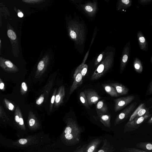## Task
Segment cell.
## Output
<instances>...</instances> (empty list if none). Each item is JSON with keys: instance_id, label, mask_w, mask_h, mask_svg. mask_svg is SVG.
I'll list each match as a JSON object with an SVG mask.
<instances>
[{"instance_id": "obj_1", "label": "cell", "mask_w": 152, "mask_h": 152, "mask_svg": "<svg viewBox=\"0 0 152 152\" xmlns=\"http://www.w3.org/2000/svg\"><path fill=\"white\" fill-rule=\"evenodd\" d=\"M68 35L70 38L77 45L83 44L85 38L84 26L77 21H71L68 27Z\"/></svg>"}, {"instance_id": "obj_2", "label": "cell", "mask_w": 152, "mask_h": 152, "mask_svg": "<svg viewBox=\"0 0 152 152\" xmlns=\"http://www.w3.org/2000/svg\"><path fill=\"white\" fill-rule=\"evenodd\" d=\"M113 59V52L112 51L107 52L104 58L92 74L91 79L97 80L103 76L110 68Z\"/></svg>"}, {"instance_id": "obj_3", "label": "cell", "mask_w": 152, "mask_h": 152, "mask_svg": "<svg viewBox=\"0 0 152 152\" xmlns=\"http://www.w3.org/2000/svg\"><path fill=\"white\" fill-rule=\"evenodd\" d=\"M151 116L150 113L143 116L135 118L133 120L128 121L125 124L124 129L125 132H132L137 129L143 122Z\"/></svg>"}, {"instance_id": "obj_4", "label": "cell", "mask_w": 152, "mask_h": 152, "mask_svg": "<svg viewBox=\"0 0 152 152\" xmlns=\"http://www.w3.org/2000/svg\"><path fill=\"white\" fill-rule=\"evenodd\" d=\"M137 105L136 102H134L129 105L123 110L116 118L114 124L115 125L123 122L130 117L136 109Z\"/></svg>"}, {"instance_id": "obj_5", "label": "cell", "mask_w": 152, "mask_h": 152, "mask_svg": "<svg viewBox=\"0 0 152 152\" xmlns=\"http://www.w3.org/2000/svg\"><path fill=\"white\" fill-rule=\"evenodd\" d=\"M99 138H96L88 144L82 146H79L74 152H96L97 148L102 141Z\"/></svg>"}, {"instance_id": "obj_6", "label": "cell", "mask_w": 152, "mask_h": 152, "mask_svg": "<svg viewBox=\"0 0 152 152\" xmlns=\"http://www.w3.org/2000/svg\"><path fill=\"white\" fill-rule=\"evenodd\" d=\"M7 35L12 45V51L13 56L18 58L20 53L19 43L18 39L15 32L12 29H9L7 31Z\"/></svg>"}, {"instance_id": "obj_7", "label": "cell", "mask_w": 152, "mask_h": 152, "mask_svg": "<svg viewBox=\"0 0 152 152\" xmlns=\"http://www.w3.org/2000/svg\"><path fill=\"white\" fill-rule=\"evenodd\" d=\"M135 98L134 95H131L115 99V111L117 112L121 110L131 103Z\"/></svg>"}, {"instance_id": "obj_8", "label": "cell", "mask_w": 152, "mask_h": 152, "mask_svg": "<svg viewBox=\"0 0 152 152\" xmlns=\"http://www.w3.org/2000/svg\"><path fill=\"white\" fill-rule=\"evenodd\" d=\"M50 59L49 55L47 54L39 62L35 74V78H39L44 73L49 64Z\"/></svg>"}, {"instance_id": "obj_9", "label": "cell", "mask_w": 152, "mask_h": 152, "mask_svg": "<svg viewBox=\"0 0 152 152\" xmlns=\"http://www.w3.org/2000/svg\"><path fill=\"white\" fill-rule=\"evenodd\" d=\"M0 66L4 70L10 73L18 72L19 69L10 60L1 57H0Z\"/></svg>"}, {"instance_id": "obj_10", "label": "cell", "mask_w": 152, "mask_h": 152, "mask_svg": "<svg viewBox=\"0 0 152 152\" xmlns=\"http://www.w3.org/2000/svg\"><path fill=\"white\" fill-rule=\"evenodd\" d=\"M149 113H150L149 109L146 107L145 104L144 103H141L134 111L130 116L128 121H131L135 118L143 116Z\"/></svg>"}, {"instance_id": "obj_11", "label": "cell", "mask_w": 152, "mask_h": 152, "mask_svg": "<svg viewBox=\"0 0 152 152\" xmlns=\"http://www.w3.org/2000/svg\"><path fill=\"white\" fill-rule=\"evenodd\" d=\"M89 105L95 104L97 103L101 97L97 92L92 89L85 90L84 91Z\"/></svg>"}, {"instance_id": "obj_12", "label": "cell", "mask_w": 152, "mask_h": 152, "mask_svg": "<svg viewBox=\"0 0 152 152\" xmlns=\"http://www.w3.org/2000/svg\"><path fill=\"white\" fill-rule=\"evenodd\" d=\"M84 11L89 16L93 17L95 14L97 10V3L96 1L89 2L82 5Z\"/></svg>"}, {"instance_id": "obj_13", "label": "cell", "mask_w": 152, "mask_h": 152, "mask_svg": "<svg viewBox=\"0 0 152 152\" xmlns=\"http://www.w3.org/2000/svg\"><path fill=\"white\" fill-rule=\"evenodd\" d=\"M130 52V42L124 47L122 52L120 64V73L121 74L124 70L127 63Z\"/></svg>"}, {"instance_id": "obj_14", "label": "cell", "mask_w": 152, "mask_h": 152, "mask_svg": "<svg viewBox=\"0 0 152 152\" xmlns=\"http://www.w3.org/2000/svg\"><path fill=\"white\" fill-rule=\"evenodd\" d=\"M82 129L80 128L76 121L73 119L70 120L64 131L65 134H68L74 132L81 133Z\"/></svg>"}, {"instance_id": "obj_15", "label": "cell", "mask_w": 152, "mask_h": 152, "mask_svg": "<svg viewBox=\"0 0 152 152\" xmlns=\"http://www.w3.org/2000/svg\"><path fill=\"white\" fill-rule=\"evenodd\" d=\"M81 133L74 132L65 134V137L67 140L70 141L72 145H74L79 142Z\"/></svg>"}, {"instance_id": "obj_16", "label": "cell", "mask_w": 152, "mask_h": 152, "mask_svg": "<svg viewBox=\"0 0 152 152\" xmlns=\"http://www.w3.org/2000/svg\"><path fill=\"white\" fill-rule=\"evenodd\" d=\"M83 77L80 71L77 73L71 86L70 90V94H72L73 91L83 83Z\"/></svg>"}, {"instance_id": "obj_17", "label": "cell", "mask_w": 152, "mask_h": 152, "mask_svg": "<svg viewBox=\"0 0 152 152\" xmlns=\"http://www.w3.org/2000/svg\"><path fill=\"white\" fill-rule=\"evenodd\" d=\"M114 87L118 94L123 95L127 94L129 91V89L123 85L118 83H112L110 84Z\"/></svg>"}, {"instance_id": "obj_18", "label": "cell", "mask_w": 152, "mask_h": 152, "mask_svg": "<svg viewBox=\"0 0 152 152\" xmlns=\"http://www.w3.org/2000/svg\"><path fill=\"white\" fill-rule=\"evenodd\" d=\"M137 37L140 48L142 50H146L148 49L147 43L142 33L140 31H139L137 32Z\"/></svg>"}, {"instance_id": "obj_19", "label": "cell", "mask_w": 152, "mask_h": 152, "mask_svg": "<svg viewBox=\"0 0 152 152\" xmlns=\"http://www.w3.org/2000/svg\"><path fill=\"white\" fill-rule=\"evenodd\" d=\"M111 115L106 114H97V118L105 127L110 128V126Z\"/></svg>"}, {"instance_id": "obj_20", "label": "cell", "mask_w": 152, "mask_h": 152, "mask_svg": "<svg viewBox=\"0 0 152 152\" xmlns=\"http://www.w3.org/2000/svg\"><path fill=\"white\" fill-rule=\"evenodd\" d=\"M96 110L97 114H104L108 112L107 105L103 100L99 101L97 103Z\"/></svg>"}, {"instance_id": "obj_21", "label": "cell", "mask_w": 152, "mask_h": 152, "mask_svg": "<svg viewBox=\"0 0 152 152\" xmlns=\"http://www.w3.org/2000/svg\"><path fill=\"white\" fill-rule=\"evenodd\" d=\"M103 141V145L97 152H113L115 151L114 147L111 145L106 139H104Z\"/></svg>"}, {"instance_id": "obj_22", "label": "cell", "mask_w": 152, "mask_h": 152, "mask_svg": "<svg viewBox=\"0 0 152 152\" xmlns=\"http://www.w3.org/2000/svg\"><path fill=\"white\" fill-rule=\"evenodd\" d=\"M136 146L147 152H152V142H140L137 143Z\"/></svg>"}, {"instance_id": "obj_23", "label": "cell", "mask_w": 152, "mask_h": 152, "mask_svg": "<svg viewBox=\"0 0 152 152\" xmlns=\"http://www.w3.org/2000/svg\"><path fill=\"white\" fill-rule=\"evenodd\" d=\"M132 4V0H118L117 9L118 10H121L127 9L130 7Z\"/></svg>"}, {"instance_id": "obj_24", "label": "cell", "mask_w": 152, "mask_h": 152, "mask_svg": "<svg viewBox=\"0 0 152 152\" xmlns=\"http://www.w3.org/2000/svg\"><path fill=\"white\" fill-rule=\"evenodd\" d=\"M102 86L105 91L112 97H118L119 96L115 88L110 85L104 84Z\"/></svg>"}, {"instance_id": "obj_25", "label": "cell", "mask_w": 152, "mask_h": 152, "mask_svg": "<svg viewBox=\"0 0 152 152\" xmlns=\"http://www.w3.org/2000/svg\"><path fill=\"white\" fill-rule=\"evenodd\" d=\"M133 66L135 71L139 73H141L143 71V66L142 63L138 58H134L133 62Z\"/></svg>"}, {"instance_id": "obj_26", "label": "cell", "mask_w": 152, "mask_h": 152, "mask_svg": "<svg viewBox=\"0 0 152 152\" xmlns=\"http://www.w3.org/2000/svg\"><path fill=\"white\" fill-rule=\"evenodd\" d=\"M80 100L86 108H89V105L84 91L81 92L79 95Z\"/></svg>"}, {"instance_id": "obj_27", "label": "cell", "mask_w": 152, "mask_h": 152, "mask_svg": "<svg viewBox=\"0 0 152 152\" xmlns=\"http://www.w3.org/2000/svg\"><path fill=\"white\" fill-rule=\"evenodd\" d=\"M120 152H147L141 149L134 148H125L121 149L119 151Z\"/></svg>"}, {"instance_id": "obj_28", "label": "cell", "mask_w": 152, "mask_h": 152, "mask_svg": "<svg viewBox=\"0 0 152 152\" xmlns=\"http://www.w3.org/2000/svg\"><path fill=\"white\" fill-rule=\"evenodd\" d=\"M90 49H89L85 55L82 63L77 68L74 74V78L75 77L77 73L80 71L82 68L85 64V62L87 60Z\"/></svg>"}, {"instance_id": "obj_29", "label": "cell", "mask_w": 152, "mask_h": 152, "mask_svg": "<svg viewBox=\"0 0 152 152\" xmlns=\"http://www.w3.org/2000/svg\"><path fill=\"white\" fill-rule=\"evenodd\" d=\"M104 54L105 52L104 51L99 55L94 62L95 66H97L102 61Z\"/></svg>"}, {"instance_id": "obj_30", "label": "cell", "mask_w": 152, "mask_h": 152, "mask_svg": "<svg viewBox=\"0 0 152 152\" xmlns=\"http://www.w3.org/2000/svg\"><path fill=\"white\" fill-rule=\"evenodd\" d=\"M88 68V65L86 64H85L80 70V72L83 77L84 76L86 75L87 71Z\"/></svg>"}, {"instance_id": "obj_31", "label": "cell", "mask_w": 152, "mask_h": 152, "mask_svg": "<svg viewBox=\"0 0 152 152\" xmlns=\"http://www.w3.org/2000/svg\"><path fill=\"white\" fill-rule=\"evenodd\" d=\"M152 94V80L149 85L147 90L146 95H150Z\"/></svg>"}, {"instance_id": "obj_32", "label": "cell", "mask_w": 152, "mask_h": 152, "mask_svg": "<svg viewBox=\"0 0 152 152\" xmlns=\"http://www.w3.org/2000/svg\"><path fill=\"white\" fill-rule=\"evenodd\" d=\"M21 87L24 91H26L27 90V87L26 83L23 82L21 84Z\"/></svg>"}, {"instance_id": "obj_33", "label": "cell", "mask_w": 152, "mask_h": 152, "mask_svg": "<svg viewBox=\"0 0 152 152\" xmlns=\"http://www.w3.org/2000/svg\"><path fill=\"white\" fill-rule=\"evenodd\" d=\"M44 100V97H40L39 99L36 101V103L38 104H40L42 103Z\"/></svg>"}, {"instance_id": "obj_34", "label": "cell", "mask_w": 152, "mask_h": 152, "mask_svg": "<svg viewBox=\"0 0 152 152\" xmlns=\"http://www.w3.org/2000/svg\"><path fill=\"white\" fill-rule=\"evenodd\" d=\"M19 143L21 144H24L27 142V140L24 139H21L19 140Z\"/></svg>"}, {"instance_id": "obj_35", "label": "cell", "mask_w": 152, "mask_h": 152, "mask_svg": "<svg viewBox=\"0 0 152 152\" xmlns=\"http://www.w3.org/2000/svg\"><path fill=\"white\" fill-rule=\"evenodd\" d=\"M61 96L59 94H58L55 97V101L57 103L59 102L61 99Z\"/></svg>"}, {"instance_id": "obj_36", "label": "cell", "mask_w": 152, "mask_h": 152, "mask_svg": "<svg viewBox=\"0 0 152 152\" xmlns=\"http://www.w3.org/2000/svg\"><path fill=\"white\" fill-rule=\"evenodd\" d=\"M0 88L1 89H3L4 88V85L1 78H0Z\"/></svg>"}, {"instance_id": "obj_37", "label": "cell", "mask_w": 152, "mask_h": 152, "mask_svg": "<svg viewBox=\"0 0 152 152\" xmlns=\"http://www.w3.org/2000/svg\"><path fill=\"white\" fill-rule=\"evenodd\" d=\"M35 123V121L33 119H31L29 121V125L30 126H33Z\"/></svg>"}, {"instance_id": "obj_38", "label": "cell", "mask_w": 152, "mask_h": 152, "mask_svg": "<svg viewBox=\"0 0 152 152\" xmlns=\"http://www.w3.org/2000/svg\"><path fill=\"white\" fill-rule=\"evenodd\" d=\"M8 108L10 110H12L13 109L14 106L12 104L10 103L9 104Z\"/></svg>"}, {"instance_id": "obj_39", "label": "cell", "mask_w": 152, "mask_h": 152, "mask_svg": "<svg viewBox=\"0 0 152 152\" xmlns=\"http://www.w3.org/2000/svg\"><path fill=\"white\" fill-rule=\"evenodd\" d=\"M147 123L149 125H152V116L148 120Z\"/></svg>"}, {"instance_id": "obj_40", "label": "cell", "mask_w": 152, "mask_h": 152, "mask_svg": "<svg viewBox=\"0 0 152 152\" xmlns=\"http://www.w3.org/2000/svg\"><path fill=\"white\" fill-rule=\"evenodd\" d=\"M19 123L20 125H22L23 124V121L22 118H20Z\"/></svg>"}, {"instance_id": "obj_41", "label": "cell", "mask_w": 152, "mask_h": 152, "mask_svg": "<svg viewBox=\"0 0 152 152\" xmlns=\"http://www.w3.org/2000/svg\"><path fill=\"white\" fill-rule=\"evenodd\" d=\"M15 119L16 122H19L20 121V118L18 116L16 115L15 116Z\"/></svg>"}, {"instance_id": "obj_42", "label": "cell", "mask_w": 152, "mask_h": 152, "mask_svg": "<svg viewBox=\"0 0 152 152\" xmlns=\"http://www.w3.org/2000/svg\"><path fill=\"white\" fill-rule=\"evenodd\" d=\"M18 15L19 17L20 18H22L23 16V15L22 12H18Z\"/></svg>"}, {"instance_id": "obj_43", "label": "cell", "mask_w": 152, "mask_h": 152, "mask_svg": "<svg viewBox=\"0 0 152 152\" xmlns=\"http://www.w3.org/2000/svg\"><path fill=\"white\" fill-rule=\"evenodd\" d=\"M55 96H53L52 97L51 99V102L52 103H53L54 102V101L55 100Z\"/></svg>"}, {"instance_id": "obj_44", "label": "cell", "mask_w": 152, "mask_h": 152, "mask_svg": "<svg viewBox=\"0 0 152 152\" xmlns=\"http://www.w3.org/2000/svg\"><path fill=\"white\" fill-rule=\"evenodd\" d=\"M151 0H140V1L142 3H146L150 1Z\"/></svg>"}, {"instance_id": "obj_45", "label": "cell", "mask_w": 152, "mask_h": 152, "mask_svg": "<svg viewBox=\"0 0 152 152\" xmlns=\"http://www.w3.org/2000/svg\"><path fill=\"white\" fill-rule=\"evenodd\" d=\"M1 39H0V54H1Z\"/></svg>"}, {"instance_id": "obj_46", "label": "cell", "mask_w": 152, "mask_h": 152, "mask_svg": "<svg viewBox=\"0 0 152 152\" xmlns=\"http://www.w3.org/2000/svg\"><path fill=\"white\" fill-rule=\"evenodd\" d=\"M150 101L151 102V105L150 106L151 108H152V97H151L150 99Z\"/></svg>"}, {"instance_id": "obj_47", "label": "cell", "mask_w": 152, "mask_h": 152, "mask_svg": "<svg viewBox=\"0 0 152 152\" xmlns=\"http://www.w3.org/2000/svg\"><path fill=\"white\" fill-rule=\"evenodd\" d=\"M151 63H152V56L151 58Z\"/></svg>"}, {"instance_id": "obj_48", "label": "cell", "mask_w": 152, "mask_h": 152, "mask_svg": "<svg viewBox=\"0 0 152 152\" xmlns=\"http://www.w3.org/2000/svg\"><path fill=\"white\" fill-rule=\"evenodd\" d=\"M105 0V1H107V0Z\"/></svg>"}, {"instance_id": "obj_49", "label": "cell", "mask_w": 152, "mask_h": 152, "mask_svg": "<svg viewBox=\"0 0 152 152\" xmlns=\"http://www.w3.org/2000/svg\"></svg>"}, {"instance_id": "obj_50", "label": "cell", "mask_w": 152, "mask_h": 152, "mask_svg": "<svg viewBox=\"0 0 152 152\" xmlns=\"http://www.w3.org/2000/svg\"></svg>"}]
</instances>
